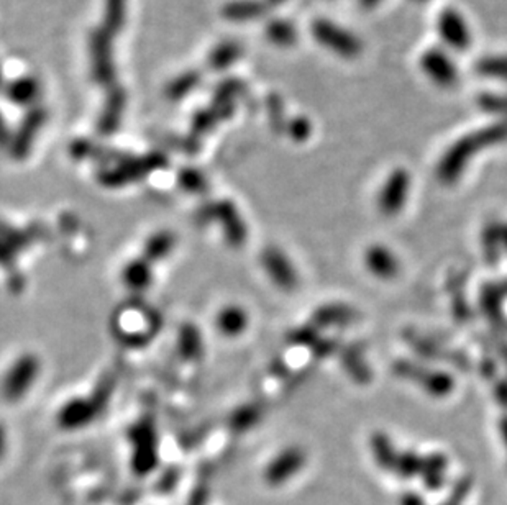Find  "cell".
I'll use <instances>...</instances> for the list:
<instances>
[{"label":"cell","instance_id":"cell-10","mask_svg":"<svg viewBox=\"0 0 507 505\" xmlns=\"http://www.w3.org/2000/svg\"><path fill=\"white\" fill-rule=\"evenodd\" d=\"M5 451V435H4V430L0 429V458Z\"/></svg>","mask_w":507,"mask_h":505},{"label":"cell","instance_id":"cell-5","mask_svg":"<svg viewBox=\"0 0 507 505\" xmlns=\"http://www.w3.org/2000/svg\"><path fill=\"white\" fill-rule=\"evenodd\" d=\"M35 376L34 358H22V361L17 362L15 368L5 379V394L9 397L22 396L23 391L32 383Z\"/></svg>","mask_w":507,"mask_h":505},{"label":"cell","instance_id":"cell-4","mask_svg":"<svg viewBox=\"0 0 507 505\" xmlns=\"http://www.w3.org/2000/svg\"><path fill=\"white\" fill-rule=\"evenodd\" d=\"M422 69L439 86L448 88L456 82V69L448 56L437 50H430L422 58Z\"/></svg>","mask_w":507,"mask_h":505},{"label":"cell","instance_id":"cell-8","mask_svg":"<svg viewBox=\"0 0 507 505\" xmlns=\"http://www.w3.org/2000/svg\"><path fill=\"white\" fill-rule=\"evenodd\" d=\"M480 73L485 76L507 79V56H493L486 58L480 63Z\"/></svg>","mask_w":507,"mask_h":505},{"label":"cell","instance_id":"cell-6","mask_svg":"<svg viewBox=\"0 0 507 505\" xmlns=\"http://www.w3.org/2000/svg\"><path fill=\"white\" fill-rule=\"evenodd\" d=\"M302 464V454L298 451H289L279 456L266 471V479L271 484L285 483Z\"/></svg>","mask_w":507,"mask_h":505},{"label":"cell","instance_id":"cell-11","mask_svg":"<svg viewBox=\"0 0 507 505\" xmlns=\"http://www.w3.org/2000/svg\"><path fill=\"white\" fill-rule=\"evenodd\" d=\"M364 7H373L375 4H378V0H362Z\"/></svg>","mask_w":507,"mask_h":505},{"label":"cell","instance_id":"cell-1","mask_svg":"<svg viewBox=\"0 0 507 505\" xmlns=\"http://www.w3.org/2000/svg\"><path fill=\"white\" fill-rule=\"evenodd\" d=\"M507 136V127H493L488 130H481L473 136L466 138L464 142L455 144L452 153L447 156V163H441V175L443 177H448V175L455 171L456 167L460 169L464 165V158L468 154H473L478 144H489L499 142L501 138Z\"/></svg>","mask_w":507,"mask_h":505},{"label":"cell","instance_id":"cell-2","mask_svg":"<svg viewBox=\"0 0 507 505\" xmlns=\"http://www.w3.org/2000/svg\"><path fill=\"white\" fill-rule=\"evenodd\" d=\"M316 35L319 38L320 43L331 48L333 53L353 58L360 55L362 43L355 35L348 34L342 27H337L332 22H319L316 25Z\"/></svg>","mask_w":507,"mask_h":505},{"label":"cell","instance_id":"cell-9","mask_svg":"<svg viewBox=\"0 0 507 505\" xmlns=\"http://www.w3.org/2000/svg\"><path fill=\"white\" fill-rule=\"evenodd\" d=\"M401 505H425L424 501L420 499L419 495L409 494L406 497H402L401 501Z\"/></svg>","mask_w":507,"mask_h":505},{"label":"cell","instance_id":"cell-12","mask_svg":"<svg viewBox=\"0 0 507 505\" xmlns=\"http://www.w3.org/2000/svg\"><path fill=\"white\" fill-rule=\"evenodd\" d=\"M445 505H460V502H448V504Z\"/></svg>","mask_w":507,"mask_h":505},{"label":"cell","instance_id":"cell-7","mask_svg":"<svg viewBox=\"0 0 507 505\" xmlns=\"http://www.w3.org/2000/svg\"><path fill=\"white\" fill-rule=\"evenodd\" d=\"M217 323H219L221 331H223L225 335H237L246 325V320L240 308H225L222 310Z\"/></svg>","mask_w":507,"mask_h":505},{"label":"cell","instance_id":"cell-3","mask_svg":"<svg viewBox=\"0 0 507 505\" xmlns=\"http://www.w3.org/2000/svg\"><path fill=\"white\" fill-rule=\"evenodd\" d=\"M439 34L445 43L460 51L466 50L472 42L470 30L464 17L452 9L441 12L439 17Z\"/></svg>","mask_w":507,"mask_h":505}]
</instances>
